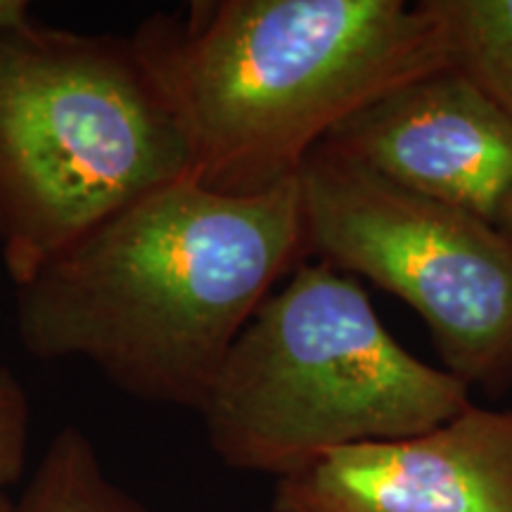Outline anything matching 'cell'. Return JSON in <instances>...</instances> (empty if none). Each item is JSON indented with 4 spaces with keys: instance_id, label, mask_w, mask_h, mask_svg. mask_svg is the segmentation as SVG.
<instances>
[{
    "instance_id": "1",
    "label": "cell",
    "mask_w": 512,
    "mask_h": 512,
    "mask_svg": "<svg viewBox=\"0 0 512 512\" xmlns=\"http://www.w3.org/2000/svg\"><path fill=\"white\" fill-rule=\"evenodd\" d=\"M306 261L299 181L226 195L183 178L15 285L31 356L81 358L140 401L200 413L235 339Z\"/></svg>"
},
{
    "instance_id": "2",
    "label": "cell",
    "mask_w": 512,
    "mask_h": 512,
    "mask_svg": "<svg viewBox=\"0 0 512 512\" xmlns=\"http://www.w3.org/2000/svg\"><path fill=\"white\" fill-rule=\"evenodd\" d=\"M133 41L188 140L192 178L226 195L292 181L339 124L448 69L427 0L195 3Z\"/></svg>"
},
{
    "instance_id": "3",
    "label": "cell",
    "mask_w": 512,
    "mask_h": 512,
    "mask_svg": "<svg viewBox=\"0 0 512 512\" xmlns=\"http://www.w3.org/2000/svg\"><path fill=\"white\" fill-rule=\"evenodd\" d=\"M183 178L188 140L133 38L31 19L0 31V259L12 285Z\"/></svg>"
},
{
    "instance_id": "4",
    "label": "cell",
    "mask_w": 512,
    "mask_h": 512,
    "mask_svg": "<svg viewBox=\"0 0 512 512\" xmlns=\"http://www.w3.org/2000/svg\"><path fill=\"white\" fill-rule=\"evenodd\" d=\"M470 406L463 380L389 335L361 280L304 261L235 339L200 415L223 463L278 479L335 448L430 432Z\"/></svg>"
},
{
    "instance_id": "5",
    "label": "cell",
    "mask_w": 512,
    "mask_h": 512,
    "mask_svg": "<svg viewBox=\"0 0 512 512\" xmlns=\"http://www.w3.org/2000/svg\"><path fill=\"white\" fill-rule=\"evenodd\" d=\"M297 181L306 256L406 302L448 373L501 396L512 384V238L323 145Z\"/></svg>"
},
{
    "instance_id": "6",
    "label": "cell",
    "mask_w": 512,
    "mask_h": 512,
    "mask_svg": "<svg viewBox=\"0 0 512 512\" xmlns=\"http://www.w3.org/2000/svg\"><path fill=\"white\" fill-rule=\"evenodd\" d=\"M320 145L512 238V119L456 69L396 88Z\"/></svg>"
},
{
    "instance_id": "7",
    "label": "cell",
    "mask_w": 512,
    "mask_h": 512,
    "mask_svg": "<svg viewBox=\"0 0 512 512\" xmlns=\"http://www.w3.org/2000/svg\"><path fill=\"white\" fill-rule=\"evenodd\" d=\"M273 512H512V411L335 448L278 477Z\"/></svg>"
},
{
    "instance_id": "8",
    "label": "cell",
    "mask_w": 512,
    "mask_h": 512,
    "mask_svg": "<svg viewBox=\"0 0 512 512\" xmlns=\"http://www.w3.org/2000/svg\"><path fill=\"white\" fill-rule=\"evenodd\" d=\"M17 512H152L114 482L86 432L67 425L50 439Z\"/></svg>"
},
{
    "instance_id": "9",
    "label": "cell",
    "mask_w": 512,
    "mask_h": 512,
    "mask_svg": "<svg viewBox=\"0 0 512 512\" xmlns=\"http://www.w3.org/2000/svg\"><path fill=\"white\" fill-rule=\"evenodd\" d=\"M446 38L448 67L512 119V0H427Z\"/></svg>"
},
{
    "instance_id": "10",
    "label": "cell",
    "mask_w": 512,
    "mask_h": 512,
    "mask_svg": "<svg viewBox=\"0 0 512 512\" xmlns=\"http://www.w3.org/2000/svg\"><path fill=\"white\" fill-rule=\"evenodd\" d=\"M29 453V399L22 382L0 366V496L24 475Z\"/></svg>"
},
{
    "instance_id": "11",
    "label": "cell",
    "mask_w": 512,
    "mask_h": 512,
    "mask_svg": "<svg viewBox=\"0 0 512 512\" xmlns=\"http://www.w3.org/2000/svg\"><path fill=\"white\" fill-rule=\"evenodd\" d=\"M29 5L24 0H0V31L27 22Z\"/></svg>"
},
{
    "instance_id": "12",
    "label": "cell",
    "mask_w": 512,
    "mask_h": 512,
    "mask_svg": "<svg viewBox=\"0 0 512 512\" xmlns=\"http://www.w3.org/2000/svg\"><path fill=\"white\" fill-rule=\"evenodd\" d=\"M0 512H17V501L10 496H0Z\"/></svg>"
}]
</instances>
